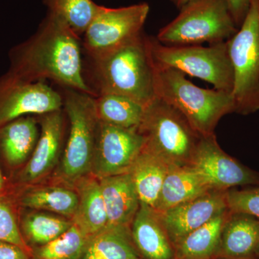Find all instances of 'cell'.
I'll use <instances>...</instances> for the list:
<instances>
[{"label":"cell","instance_id":"15","mask_svg":"<svg viewBox=\"0 0 259 259\" xmlns=\"http://www.w3.org/2000/svg\"><path fill=\"white\" fill-rule=\"evenodd\" d=\"M131 231L141 258L175 259V247L163 226L161 213L156 209L141 202Z\"/></svg>","mask_w":259,"mask_h":259},{"label":"cell","instance_id":"18","mask_svg":"<svg viewBox=\"0 0 259 259\" xmlns=\"http://www.w3.org/2000/svg\"><path fill=\"white\" fill-rule=\"evenodd\" d=\"M214 190L192 166L171 165L154 209L159 212Z\"/></svg>","mask_w":259,"mask_h":259},{"label":"cell","instance_id":"14","mask_svg":"<svg viewBox=\"0 0 259 259\" xmlns=\"http://www.w3.org/2000/svg\"><path fill=\"white\" fill-rule=\"evenodd\" d=\"M40 126L41 132L31 158L19 175L21 183H30L46 176L59 157L64 128L61 110L42 115Z\"/></svg>","mask_w":259,"mask_h":259},{"label":"cell","instance_id":"22","mask_svg":"<svg viewBox=\"0 0 259 259\" xmlns=\"http://www.w3.org/2000/svg\"><path fill=\"white\" fill-rule=\"evenodd\" d=\"M38 141L34 117H21L0 127V148L11 166H20L35 149Z\"/></svg>","mask_w":259,"mask_h":259},{"label":"cell","instance_id":"16","mask_svg":"<svg viewBox=\"0 0 259 259\" xmlns=\"http://www.w3.org/2000/svg\"><path fill=\"white\" fill-rule=\"evenodd\" d=\"M108 218L107 225L131 226L141 204L129 172L98 179Z\"/></svg>","mask_w":259,"mask_h":259},{"label":"cell","instance_id":"11","mask_svg":"<svg viewBox=\"0 0 259 259\" xmlns=\"http://www.w3.org/2000/svg\"><path fill=\"white\" fill-rule=\"evenodd\" d=\"M190 166L214 190L228 191L238 186L259 185V174L224 152L214 134L201 137Z\"/></svg>","mask_w":259,"mask_h":259},{"label":"cell","instance_id":"24","mask_svg":"<svg viewBox=\"0 0 259 259\" xmlns=\"http://www.w3.org/2000/svg\"><path fill=\"white\" fill-rule=\"evenodd\" d=\"M99 121L127 129H139L146 107L134 100L113 94L95 97Z\"/></svg>","mask_w":259,"mask_h":259},{"label":"cell","instance_id":"32","mask_svg":"<svg viewBox=\"0 0 259 259\" xmlns=\"http://www.w3.org/2000/svg\"><path fill=\"white\" fill-rule=\"evenodd\" d=\"M0 259H30V254L18 245L0 241Z\"/></svg>","mask_w":259,"mask_h":259},{"label":"cell","instance_id":"6","mask_svg":"<svg viewBox=\"0 0 259 259\" xmlns=\"http://www.w3.org/2000/svg\"><path fill=\"white\" fill-rule=\"evenodd\" d=\"M144 148L175 166H188L202 136L171 105L156 98L146 106L138 129Z\"/></svg>","mask_w":259,"mask_h":259},{"label":"cell","instance_id":"4","mask_svg":"<svg viewBox=\"0 0 259 259\" xmlns=\"http://www.w3.org/2000/svg\"><path fill=\"white\" fill-rule=\"evenodd\" d=\"M238 30L227 0H193L161 28L156 38L171 47L211 45L228 41Z\"/></svg>","mask_w":259,"mask_h":259},{"label":"cell","instance_id":"17","mask_svg":"<svg viewBox=\"0 0 259 259\" xmlns=\"http://www.w3.org/2000/svg\"><path fill=\"white\" fill-rule=\"evenodd\" d=\"M259 246V220L231 212L223 226L216 259L253 258Z\"/></svg>","mask_w":259,"mask_h":259},{"label":"cell","instance_id":"13","mask_svg":"<svg viewBox=\"0 0 259 259\" xmlns=\"http://www.w3.org/2000/svg\"><path fill=\"white\" fill-rule=\"evenodd\" d=\"M227 191L210 190L161 213L173 245L187 234L228 210Z\"/></svg>","mask_w":259,"mask_h":259},{"label":"cell","instance_id":"28","mask_svg":"<svg viewBox=\"0 0 259 259\" xmlns=\"http://www.w3.org/2000/svg\"><path fill=\"white\" fill-rule=\"evenodd\" d=\"M77 226L73 225L59 238L32 252V259H79L82 258L89 241Z\"/></svg>","mask_w":259,"mask_h":259},{"label":"cell","instance_id":"35","mask_svg":"<svg viewBox=\"0 0 259 259\" xmlns=\"http://www.w3.org/2000/svg\"><path fill=\"white\" fill-rule=\"evenodd\" d=\"M255 255H258V256L259 257V246L258 249H257L256 250V253H255Z\"/></svg>","mask_w":259,"mask_h":259},{"label":"cell","instance_id":"20","mask_svg":"<svg viewBox=\"0 0 259 259\" xmlns=\"http://www.w3.org/2000/svg\"><path fill=\"white\" fill-rule=\"evenodd\" d=\"M131 226L107 225L90 237L81 259H136L140 258Z\"/></svg>","mask_w":259,"mask_h":259},{"label":"cell","instance_id":"27","mask_svg":"<svg viewBox=\"0 0 259 259\" xmlns=\"http://www.w3.org/2000/svg\"><path fill=\"white\" fill-rule=\"evenodd\" d=\"M49 13L64 20L78 35H83L100 5L93 0H44Z\"/></svg>","mask_w":259,"mask_h":259},{"label":"cell","instance_id":"23","mask_svg":"<svg viewBox=\"0 0 259 259\" xmlns=\"http://www.w3.org/2000/svg\"><path fill=\"white\" fill-rule=\"evenodd\" d=\"M229 209L191 232L174 245L175 259H216Z\"/></svg>","mask_w":259,"mask_h":259},{"label":"cell","instance_id":"9","mask_svg":"<svg viewBox=\"0 0 259 259\" xmlns=\"http://www.w3.org/2000/svg\"><path fill=\"white\" fill-rule=\"evenodd\" d=\"M147 3L110 8L100 6L83 33V47L92 59L105 55L143 33L149 14Z\"/></svg>","mask_w":259,"mask_h":259},{"label":"cell","instance_id":"2","mask_svg":"<svg viewBox=\"0 0 259 259\" xmlns=\"http://www.w3.org/2000/svg\"><path fill=\"white\" fill-rule=\"evenodd\" d=\"M93 62L97 96L121 95L145 107L156 98L154 66L144 32Z\"/></svg>","mask_w":259,"mask_h":259},{"label":"cell","instance_id":"10","mask_svg":"<svg viewBox=\"0 0 259 259\" xmlns=\"http://www.w3.org/2000/svg\"><path fill=\"white\" fill-rule=\"evenodd\" d=\"M64 98L44 81H28L14 75L0 79V127L28 115L61 110Z\"/></svg>","mask_w":259,"mask_h":259},{"label":"cell","instance_id":"26","mask_svg":"<svg viewBox=\"0 0 259 259\" xmlns=\"http://www.w3.org/2000/svg\"><path fill=\"white\" fill-rule=\"evenodd\" d=\"M74 225L64 216L42 212H32L23 216L22 234L32 244L44 245L66 233Z\"/></svg>","mask_w":259,"mask_h":259},{"label":"cell","instance_id":"8","mask_svg":"<svg viewBox=\"0 0 259 259\" xmlns=\"http://www.w3.org/2000/svg\"><path fill=\"white\" fill-rule=\"evenodd\" d=\"M95 97L70 89L63 97L70 122L61 165V175L66 180H79L92 171L100 125Z\"/></svg>","mask_w":259,"mask_h":259},{"label":"cell","instance_id":"7","mask_svg":"<svg viewBox=\"0 0 259 259\" xmlns=\"http://www.w3.org/2000/svg\"><path fill=\"white\" fill-rule=\"evenodd\" d=\"M227 47L234 76L235 112L254 113L259 110V0H252L243 23Z\"/></svg>","mask_w":259,"mask_h":259},{"label":"cell","instance_id":"1","mask_svg":"<svg viewBox=\"0 0 259 259\" xmlns=\"http://www.w3.org/2000/svg\"><path fill=\"white\" fill-rule=\"evenodd\" d=\"M79 40L64 20L49 13L35 35L13 51L10 73L28 81L51 79L97 97L83 77Z\"/></svg>","mask_w":259,"mask_h":259},{"label":"cell","instance_id":"25","mask_svg":"<svg viewBox=\"0 0 259 259\" xmlns=\"http://www.w3.org/2000/svg\"><path fill=\"white\" fill-rule=\"evenodd\" d=\"M78 202L77 192L59 187L33 189L19 198V203L23 207L49 211L71 220L76 212Z\"/></svg>","mask_w":259,"mask_h":259},{"label":"cell","instance_id":"12","mask_svg":"<svg viewBox=\"0 0 259 259\" xmlns=\"http://www.w3.org/2000/svg\"><path fill=\"white\" fill-rule=\"evenodd\" d=\"M138 129L100 122L92 171L96 178L127 173L144 145Z\"/></svg>","mask_w":259,"mask_h":259},{"label":"cell","instance_id":"31","mask_svg":"<svg viewBox=\"0 0 259 259\" xmlns=\"http://www.w3.org/2000/svg\"><path fill=\"white\" fill-rule=\"evenodd\" d=\"M233 20L238 28L248 13L252 0H227Z\"/></svg>","mask_w":259,"mask_h":259},{"label":"cell","instance_id":"3","mask_svg":"<svg viewBox=\"0 0 259 259\" xmlns=\"http://www.w3.org/2000/svg\"><path fill=\"white\" fill-rule=\"evenodd\" d=\"M155 96L180 112L201 136L214 134L222 117L235 112L231 93L199 88L173 69L154 67Z\"/></svg>","mask_w":259,"mask_h":259},{"label":"cell","instance_id":"5","mask_svg":"<svg viewBox=\"0 0 259 259\" xmlns=\"http://www.w3.org/2000/svg\"><path fill=\"white\" fill-rule=\"evenodd\" d=\"M147 42L154 67L177 70L232 94L234 76L227 41L208 47H171L161 44L156 37L147 36Z\"/></svg>","mask_w":259,"mask_h":259},{"label":"cell","instance_id":"37","mask_svg":"<svg viewBox=\"0 0 259 259\" xmlns=\"http://www.w3.org/2000/svg\"><path fill=\"white\" fill-rule=\"evenodd\" d=\"M242 259H253V258H242Z\"/></svg>","mask_w":259,"mask_h":259},{"label":"cell","instance_id":"33","mask_svg":"<svg viewBox=\"0 0 259 259\" xmlns=\"http://www.w3.org/2000/svg\"><path fill=\"white\" fill-rule=\"evenodd\" d=\"M193 1V0H171L172 3L180 10L181 8H183L185 5L188 4L190 2Z\"/></svg>","mask_w":259,"mask_h":259},{"label":"cell","instance_id":"34","mask_svg":"<svg viewBox=\"0 0 259 259\" xmlns=\"http://www.w3.org/2000/svg\"><path fill=\"white\" fill-rule=\"evenodd\" d=\"M5 187V181L4 177L3 176L2 174L1 169H0V193L3 192Z\"/></svg>","mask_w":259,"mask_h":259},{"label":"cell","instance_id":"36","mask_svg":"<svg viewBox=\"0 0 259 259\" xmlns=\"http://www.w3.org/2000/svg\"><path fill=\"white\" fill-rule=\"evenodd\" d=\"M136 259H145V258H141V257H140V258H136Z\"/></svg>","mask_w":259,"mask_h":259},{"label":"cell","instance_id":"21","mask_svg":"<svg viewBox=\"0 0 259 259\" xmlns=\"http://www.w3.org/2000/svg\"><path fill=\"white\" fill-rule=\"evenodd\" d=\"M77 208L72 221L87 236H93L108 223L101 187L97 178L83 179L78 185Z\"/></svg>","mask_w":259,"mask_h":259},{"label":"cell","instance_id":"30","mask_svg":"<svg viewBox=\"0 0 259 259\" xmlns=\"http://www.w3.org/2000/svg\"><path fill=\"white\" fill-rule=\"evenodd\" d=\"M226 202L230 212L248 214L259 220V188L228 190Z\"/></svg>","mask_w":259,"mask_h":259},{"label":"cell","instance_id":"29","mask_svg":"<svg viewBox=\"0 0 259 259\" xmlns=\"http://www.w3.org/2000/svg\"><path fill=\"white\" fill-rule=\"evenodd\" d=\"M0 241L9 242L20 246L32 254L23 238L18 222L17 212L10 199L0 197Z\"/></svg>","mask_w":259,"mask_h":259},{"label":"cell","instance_id":"19","mask_svg":"<svg viewBox=\"0 0 259 259\" xmlns=\"http://www.w3.org/2000/svg\"><path fill=\"white\" fill-rule=\"evenodd\" d=\"M171 166L161 156L143 147L128 171L141 202L154 208Z\"/></svg>","mask_w":259,"mask_h":259}]
</instances>
